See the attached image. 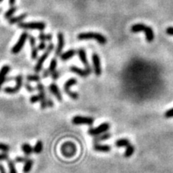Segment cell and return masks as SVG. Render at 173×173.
Instances as JSON below:
<instances>
[{"label": "cell", "instance_id": "6da1fadb", "mask_svg": "<svg viewBox=\"0 0 173 173\" xmlns=\"http://www.w3.org/2000/svg\"><path fill=\"white\" fill-rule=\"evenodd\" d=\"M78 39L79 40H90L94 39L97 41L99 44H105L108 42L107 38L102 34L96 32H84L80 33L78 35Z\"/></svg>", "mask_w": 173, "mask_h": 173}, {"label": "cell", "instance_id": "7a4b0ae2", "mask_svg": "<svg viewBox=\"0 0 173 173\" xmlns=\"http://www.w3.org/2000/svg\"><path fill=\"white\" fill-rule=\"evenodd\" d=\"M54 47H55L54 44H53L52 42H50L49 45H47V48H46V52H45L44 53H43V54H42V55L39 58V59H38L37 63H36V65H35V69H34L35 72L39 73L40 71H42L43 63H44V62L47 58V57H48V55H50V53L53 51Z\"/></svg>", "mask_w": 173, "mask_h": 173}, {"label": "cell", "instance_id": "3957f363", "mask_svg": "<svg viewBox=\"0 0 173 173\" xmlns=\"http://www.w3.org/2000/svg\"><path fill=\"white\" fill-rule=\"evenodd\" d=\"M19 28L27 29V30H43L46 28V24L42 22H30V23H24L21 22L18 25Z\"/></svg>", "mask_w": 173, "mask_h": 173}, {"label": "cell", "instance_id": "277c9868", "mask_svg": "<svg viewBox=\"0 0 173 173\" xmlns=\"http://www.w3.org/2000/svg\"><path fill=\"white\" fill-rule=\"evenodd\" d=\"M29 37L28 33L26 32V31H24L20 35V37H19V40L17 41V42L15 43L14 47H12L11 49V53L14 55H16L18 53H19V52L23 49V47H24V44H25V42L27 40Z\"/></svg>", "mask_w": 173, "mask_h": 173}, {"label": "cell", "instance_id": "5b68a950", "mask_svg": "<svg viewBox=\"0 0 173 173\" xmlns=\"http://www.w3.org/2000/svg\"><path fill=\"white\" fill-rule=\"evenodd\" d=\"M61 152L65 157H72L76 153V147L71 142H67L62 145Z\"/></svg>", "mask_w": 173, "mask_h": 173}, {"label": "cell", "instance_id": "8992f818", "mask_svg": "<svg viewBox=\"0 0 173 173\" xmlns=\"http://www.w3.org/2000/svg\"><path fill=\"white\" fill-rule=\"evenodd\" d=\"M77 83V80L72 78V79H70L68 80L67 82L65 83V84L63 86V88H64V91L66 92V94L68 95L69 97H71L73 99H77L79 98V95H78L76 92H73V91H71V87Z\"/></svg>", "mask_w": 173, "mask_h": 173}, {"label": "cell", "instance_id": "52a82bcc", "mask_svg": "<svg viewBox=\"0 0 173 173\" xmlns=\"http://www.w3.org/2000/svg\"><path fill=\"white\" fill-rule=\"evenodd\" d=\"M109 128H110V124L108 123H103L97 127L89 129L88 134L90 136H96L102 133H104V132H107L109 130Z\"/></svg>", "mask_w": 173, "mask_h": 173}, {"label": "cell", "instance_id": "ba28073f", "mask_svg": "<svg viewBox=\"0 0 173 173\" xmlns=\"http://www.w3.org/2000/svg\"><path fill=\"white\" fill-rule=\"evenodd\" d=\"M15 82H16V84L14 87H11V86H8V87H5L4 88V92L7 94H15L17 93L18 91H19V90L21 89L22 86H23V76L21 75H17L15 77Z\"/></svg>", "mask_w": 173, "mask_h": 173}, {"label": "cell", "instance_id": "9c48e42d", "mask_svg": "<svg viewBox=\"0 0 173 173\" xmlns=\"http://www.w3.org/2000/svg\"><path fill=\"white\" fill-rule=\"evenodd\" d=\"M72 124L75 125H81V124H86L91 126L94 124V119L91 117L87 116H80V115H76L73 117Z\"/></svg>", "mask_w": 173, "mask_h": 173}, {"label": "cell", "instance_id": "30bf717a", "mask_svg": "<svg viewBox=\"0 0 173 173\" xmlns=\"http://www.w3.org/2000/svg\"><path fill=\"white\" fill-rule=\"evenodd\" d=\"M36 88L39 91V96L40 98V107L42 109H45L47 107V99L44 90V86L42 83H38Z\"/></svg>", "mask_w": 173, "mask_h": 173}, {"label": "cell", "instance_id": "8fae6325", "mask_svg": "<svg viewBox=\"0 0 173 173\" xmlns=\"http://www.w3.org/2000/svg\"><path fill=\"white\" fill-rule=\"evenodd\" d=\"M70 70L71 72L75 73V74L80 75L81 77H86V76H88V75L92 72V69H91V68L81 69V68H77V67H75V66L71 67Z\"/></svg>", "mask_w": 173, "mask_h": 173}, {"label": "cell", "instance_id": "7c38bea8", "mask_svg": "<svg viewBox=\"0 0 173 173\" xmlns=\"http://www.w3.org/2000/svg\"><path fill=\"white\" fill-rule=\"evenodd\" d=\"M92 62H93V68L94 71L97 76L101 75L102 73V68H101L100 65V58L99 56L96 53H94L92 55Z\"/></svg>", "mask_w": 173, "mask_h": 173}, {"label": "cell", "instance_id": "4fadbf2b", "mask_svg": "<svg viewBox=\"0 0 173 173\" xmlns=\"http://www.w3.org/2000/svg\"><path fill=\"white\" fill-rule=\"evenodd\" d=\"M57 39H58V44H57L56 49H55V55H60L63 52L64 44H65V40H64V35L62 32L58 33L57 35Z\"/></svg>", "mask_w": 173, "mask_h": 173}, {"label": "cell", "instance_id": "5bb4252c", "mask_svg": "<svg viewBox=\"0 0 173 173\" xmlns=\"http://www.w3.org/2000/svg\"><path fill=\"white\" fill-rule=\"evenodd\" d=\"M10 70H11V68L7 65L3 66L0 70V90L2 88L4 82L6 81V77H7V74L9 73Z\"/></svg>", "mask_w": 173, "mask_h": 173}, {"label": "cell", "instance_id": "9a60e30c", "mask_svg": "<svg viewBox=\"0 0 173 173\" xmlns=\"http://www.w3.org/2000/svg\"><path fill=\"white\" fill-rule=\"evenodd\" d=\"M49 90L50 91H51V93H52L58 101L62 100V94H61V91L60 90H59V88H58V86H57L55 83H53L52 84H50Z\"/></svg>", "mask_w": 173, "mask_h": 173}, {"label": "cell", "instance_id": "2e32d148", "mask_svg": "<svg viewBox=\"0 0 173 173\" xmlns=\"http://www.w3.org/2000/svg\"><path fill=\"white\" fill-rule=\"evenodd\" d=\"M77 53H78V55H79V57H80L81 62L83 63L85 68H91L90 64L88 63L87 58H86V52H85V50L84 49L78 50Z\"/></svg>", "mask_w": 173, "mask_h": 173}, {"label": "cell", "instance_id": "e0dca14e", "mask_svg": "<svg viewBox=\"0 0 173 173\" xmlns=\"http://www.w3.org/2000/svg\"><path fill=\"white\" fill-rule=\"evenodd\" d=\"M145 33V37H146V40H147L148 42H152L153 40H154V31L152 30V27H150L146 26V27L143 30Z\"/></svg>", "mask_w": 173, "mask_h": 173}, {"label": "cell", "instance_id": "ac0fdd59", "mask_svg": "<svg viewBox=\"0 0 173 173\" xmlns=\"http://www.w3.org/2000/svg\"><path fill=\"white\" fill-rule=\"evenodd\" d=\"M27 17V13H24V14H22L20 15H18V16L15 17H11L8 19V23L10 24H19L21 22L24 21V19H25Z\"/></svg>", "mask_w": 173, "mask_h": 173}, {"label": "cell", "instance_id": "d6986e66", "mask_svg": "<svg viewBox=\"0 0 173 173\" xmlns=\"http://www.w3.org/2000/svg\"><path fill=\"white\" fill-rule=\"evenodd\" d=\"M111 133H108V132H104V133H102L100 135H98V136H95L94 138V143H99V142H102V141H105L108 139L111 138Z\"/></svg>", "mask_w": 173, "mask_h": 173}, {"label": "cell", "instance_id": "ffe728a7", "mask_svg": "<svg viewBox=\"0 0 173 173\" xmlns=\"http://www.w3.org/2000/svg\"><path fill=\"white\" fill-rule=\"evenodd\" d=\"M76 52H76L75 50L71 49V50H68V52H64V53H62V54L60 55L61 60L67 61L68 60V59H70V58H72V57L76 54Z\"/></svg>", "mask_w": 173, "mask_h": 173}, {"label": "cell", "instance_id": "44dd1931", "mask_svg": "<svg viewBox=\"0 0 173 173\" xmlns=\"http://www.w3.org/2000/svg\"><path fill=\"white\" fill-rule=\"evenodd\" d=\"M94 150L96 152H109L112 150V147L109 145H103V144H96L94 145Z\"/></svg>", "mask_w": 173, "mask_h": 173}, {"label": "cell", "instance_id": "7402d4cb", "mask_svg": "<svg viewBox=\"0 0 173 173\" xmlns=\"http://www.w3.org/2000/svg\"><path fill=\"white\" fill-rule=\"evenodd\" d=\"M33 164H34V161H33V159H28L27 160L25 163H24V168H23V171L24 173H29L32 168Z\"/></svg>", "mask_w": 173, "mask_h": 173}, {"label": "cell", "instance_id": "603a6c76", "mask_svg": "<svg viewBox=\"0 0 173 173\" xmlns=\"http://www.w3.org/2000/svg\"><path fill=\"white\" fill-rule=\"evenodd\" d=\"M21 148L22 151L25 154V156H30V155L32 154L33 147L29 143H24V144L22 145Z\"/></svg>", "mask_w": 173, "mask_h": 173}, {"label": "cell", "instance_id": "cb8c5ba5", "mask_svg": "<svg viewBox=\"0 0 173 173\" xmlns=\"http://www.w3.org/2000/svg\"><path fill=\"white\" fill-rule=\"evenodd\" d=\"M145 27H146V25H144V24H135V25H133V26L131 27V31L133 33L140 32V31L144 30Z\"/></svg>", "mask_w": 173, "mask_h": 173}, {"label": "cell", "instance_id": "d4e9b609", "mask_svg": "<svg viewBox=\"0 0 173 173\" xmlns=\"http://www.w3.org/2000/svg\"><path fill=\"white\" fill-rule=\"evenodd\" d=\"M42 149H43V145H42V141L38 140L33 147V152H35L36 154H39L42 152Z\"/></svg>", "mask_w": 173, "mask_h": 173}, {"label": "cell", "instance_id": "484cf974", "mask_svg": "<svg viewBox=\"0 0 173 173\" xmlns=\"http://www.w3.org/2000/svg\"><path fill=\"white\" fill-rule=\"evenodd\" d=\"M134 152H135V147L130 143L126 147V150H125V152H124V156L126 158L131 157L133 155Z\"/></svg>", "mask_w": 173, "mask_h": 173}, {"label": "cell", "instance_id": "4316f807", "mask_svg": "<svg viewBox=\"0 0 173 173\" xmlns=\"http://www.w3.org/2000/svg\"><path fill=\"white\" fill-rule=\"evenodd\" d=\"M115 144L117 147H127V145L130 144V141L127 139H119L115 142Z\"/></svg>", "mask_w": 173, "mask_h": 173}, {"label": "cell", "instance_id": "83f0119b", "mask_svg": "<svg viewBox=\"0 0 173 173\" xmlns=\"http://www.w3.org/2000/svg\"><path fill=\"white\" fill-rule=\"evenodd\" d=\"M38 39L40 40V41H42V42H47V41H51L52 39V35L51 34H44V33H40L39 36H38Z\"/></svg>", "mask_w": 173, "mask_h": 173}, {"label": "cell", "instance_id": "f1b7e54d", "mask_svg": "<svg viewBox=\"0 0 173 173\" xmlns=\"http://www.w3.org/2000/svg\"><path fill=\"white\" fill-rule=\"evenodd\" d=\"M17 11V7H14V6H12L9 10H7V11L5 12L4 14V18L7 19H9L10 18H11L13 16V14L16 12Z\"/></svg>", "mask_w": 173, "mask_h": 173}, {"label": "cell", "instance_id": "f546056e", "mask_svg": "<svg viewBox=\"0 0 173 173\" xmlns=\"http://www.w3.org/2000/svg\"><path fill=\"white\" fill-rule=\"evenodd\" d=\"M27 80L29 82H39L41 77L39 75H29L27 77Z\"/></svg>", "mask_w": 173, "mask_h": 173}, {"label": "cell", "instance_id": "4dcf8cb0", "mask_svg": "<svg viewBox=\"0 0 173 173\" xmlns=\"http://www.w3.org/2000/svg\"><path fill=\"white\" fill-rule=\"evenodd\" d=\"M56 67H57L56 58H52V61H51V63H50L49 68H48V70H49L50 73L53 72L54 71H55V69H56Z\"/></svg>", "mask_w": 173, "mask_h": 173}, {"label": "cell", "instance_id": "1f68e13d", "mask_svg": "<svg viewBox=\"0 0 173 173\" xmlns=\"http://www.w3.org/2000/svg\"><path fill=\"white\" fill-rule=\"evenodd\" d=\"M8 167H9L10 173H17V170L15 168L14 162L13 160H8Z\"/></svg>", "mask_w": 173, "mask_h": 173}, {"label": "cell", "instance_id": "d6a6232c", "mask_svg": "<svg viewBox=\"0 0 173 173\" xmlns=\"http://www.w3.org/2000/svg\"><path fill=\"white\" fill-rule=\"evenodd\" d=\"M38 52H39V50H38L37 47H31V53H30V56L32 59H36L38 58Z\"/></svg>", "mask_w": 173, "mask_h": 173}, {"label": "cell", "instance_id": "836d02e7", "mask_svg": "<svg viewBox=\"0 0 173 173\" xmlns=\"http://www.w3.org/2000/svg\"><path fill=\"white\" fill-rule=\"evenodd\" d=\"M40 101V98L39 96H38V95H34L30 98V103H36L38 102H39Z\"/></svg>", "mask_w": 173, "mask_h": 173}, {"label": "cell", "instance_id": "e575fe53", "mask_svg": "<svg viewBox=\"0 0 173 173\" xmlns=\"http://www.w3.org/2000/svg\"><path fill=\"white\" fill-rule=\"evenodd\" d=\"M10 150V147L9 145L6 144V143H0V151L4 152H9Z\"/></svg>", "mask_w": 173, "mask_h": 173}, {"label": "cell", "instance_id": "d590c367", "mask_svg": "<svg viewBox=\"0 0 173 173\" xmlns=\"http://www.w3.org/2000/svg\"><path fill=\"white\" fill-rule=\"evenodd\" d=\"M27 159H28V158L26 156H17L14 159V162L15 163H25Z\"/></svg>", "mask_w": 173, "mask_h": 173}, {"label": "cell", "instance_id": "8d00e7d4", "mask_svg": "<svg viewBox=\"0 0 173 173\" xmlns=\"http://www.w3.org/2000/svg\"><path fill=\"white\" fill-rule=\"evenodd\" d=\"M29 39V42H30V45L31 47H35V44H36V39H35V38L33 36V35H30L28 37Z\"/></svg>", "mask_w": 173, "mask_h": 173}, {"label": "cell", "instance_id": "74e56055", "mask_svg": "<svg viewBox=\"0 0 173 173\" xmlns=\"http://www.w3.org/2000/svg\"><path fill=\"white\" fill-rule=\"evenodd\" d=\"M47 44H46V42H42V41H41V42L37 46V48L39 51H43V50H45L47 48Z\"/></svg>", "mask_w": 173, "mask_h": 173}, {"label": "cell", "instance_id": "f35d334b", "mask_svg": "<svg viewBox=\"0 0 173 173\" xmlns=\"http://www.w3.org/2000/svg\"><path fill=\"white\" fill-rule=\"evenodd\" d=\"M164 116H165V118H167V119L173 118V108L167 111L165 114H164Z\"/></svg>", "mask_w": 173, "mask_h": 173}, {"label": "cell", "instance_id": "ab89813d", "mask_svg": "<svg viewBox=\"0 0 173 173\" xmlns=\"http://www.w3.org/2000/svg\"><path fill=\"white\" fill-rule=\"evenodd\" d=\"M9 159V156L7 154V152H2L0 154V161H3V160H7Z\"/></svg>", "mask_w": 173, "mask_h": 173}, {"label": "cell", "instance_id": "60d3db41", "mask_svg": "<svg viewBox=\"0 0 173 173\" xmlns=\"http://www.w3.org/2000/svg\"><path fill=\"white\" fill-rule=\"evenodd\" d=\"M51 75H52V78L54 80H58V78H59V72H58V71H54L53 72L51 73Z\"/></svg>", "mask_w": 173, "mask_h": 173}, {"label": "cell", "instance_id": "b9f144b4", "mask_svg": "<svg viewBox=\"0 0 173 173\" xmlns=\"http://www.w3.org/2000/svg\"><path fill=\"white\" fill-rule=\"evenodd\" d=\"M25 87H26V89L29 92H33V91H35V88H34L31 85L29 84V83H26V84H25Z\"/></svg>", "mask_w": 173, "mask_h": 173}, {"label": "cell", "instance_id": "7bdbcfd3", "mask_svg": "<svg viewBox=\"0 0 173 173\" xmlns=\"http://www.w3.org/2000/svg\"><path fill=\"white\" fill-rule=\"evenodd\" d=\"M50 71H49V70L48 69H47V70H44L43 71V72H42V78L43 79H46V78H47V77H49V75H50Z\"/></svg>", "mask_w": 173, "mask_h": 173}, {"label": "cell", "instance_id": "ee69618b", "mask_svg": "<svg viewBox=\"0 0 173 173\" xmlns=\"http://www.w3.org/2000/svg\"><path fill=\"white\" fill-rule=\"evenodd\" d=\"M166 33L168 34V35L173 36V27H168V28L166 29Z\"/></svg>", "mask_w": 173, "mask_h": 173}, {"label": "cell", "instance_id": "f6af8a7d", "mask_svg": "<svg viewBox=\"0 0 173 173\" xmlns=\"http://www.w3.org/2000/svg\"><path fill=\"white\" fill-rule=\"evenodd\" d=\"M53 106H54L53 100H52L51 98H49L48 99H47V107H49V108H52Z\"/></svg>", "mask_w": 173, "mask_h": 173}, {"label": "cell", "instance_id": "bcb514c9", "mask_svg": "<svg viewBox=\"0 0 173 173\" xmlns=\"http://www.w3.org/2000/svg\"><path fill=\"white\" fill-rule=\"evenodd\" d=\"M0 173H7L4 166H3V165H2V164H0Z\"/></svg>", "mask_w": 173, "mask_h": 173}, {"label": "cell", "instance_id": "7dc6e473", "mask_svg": "<svg viewBox=\"0 0 173 173\" xmlns=\"http://www.w3.org/2000/svg\"><path fill=\"white\" fill-rule=\"evenodd\" d=\"M8 2H9V5L10 6H14V4H15V0H9V1H8Z\"/></svg>", "mask_w": 173, "mask_h": 173}, {"label": "cell", "instance_id": "c3c4849f", "mask_svg": "<svg viewBox=\"0 0 173 173\" xmlns=\"http://www.w3.org/2000/svg\"><path fill=\"white\" fill-rule=\"evenodd\" d=\"M2 8H0V13H1V12H2Z\"/></svg>", "mask_w": 173, "mask_h": 173}, {"label": "cell", "instance_id": "681fc988", "mask_svg": "<svg viewBox=\"0 0 173 173\" xmlns=\"http://www.w3.org/2000/svg\"><path fill=\"white\" fill-rule=\"evenodd\" d=\"M2 1H3V0H0V2H2Z\"/></svg>", "mask_w": 173, "mask_h": 173}]
</instances>
